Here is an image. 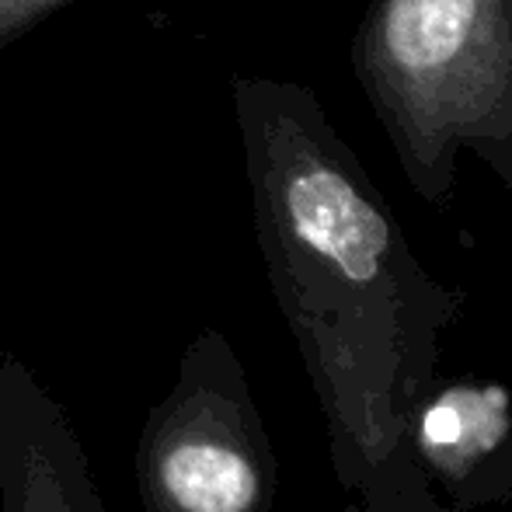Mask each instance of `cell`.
Instances as JSON below:
<instances>
[{
	"label": "cell",
	"mask_w": 512,
	"mask_h": 512,
	"mask_svg": "<svg viewBox=\"0 0 512 512\" xmlns=\"http://www.w3.org/2000/svg\"><path fill=\"white\" fill-rule=\"evenodd\" d=\"M258 237L328 425L342 492L359 495L439 377V338L467 293L418 262L328 112L297 84L244 88Z\"/></svg>",
	"instance_id": "obj_1"
},
{
	"label": "cell",
	"mask_w": 512,
	"mask_h": 512,
	"mask_svg": "<svg viewBox=\"0 0 512 512\" xmlns=\"http://www.w3.org/2000/svg\"><path fill=\"white\" fill-rule=\"evenodd\" d=\"M352 74L425 206L450 209L460 154L512 203V0H370Z\"/></svg>",
	"instance_id": "obj_2"
},
{
	"label": "cell",
	"mask_w": 512,
	"mask_h": 512,
	"mask_svg": "<svg viewBox=\"0 0 512 512\" xmlns=\"http://www.w3.org/2000/svg\"><path fill=\"white\" fill-rule=\"evenodd\" d=\"M147 512H272L279 464L248 373L220 331L185 349L136 443Z\"/></svg>",
	"instance_id": "obj_3"
},
{
	"label": "cell",
	"mask_w": 512,
	"mask_h": 512,
	"mask_svg": "<svg viewBox=\"0 0 512 512\" xmlns=\"http://www.w3.org/2000/svg\"><path fill=\"white\" fill-rule=\"evenodd\" d=\"M405 439L429 485L471 512L512 499V387L499 380H432L405 415Z\"/></svg>",
	"instance_id": "obj_4"
},
{
	"label": "cell",
	"mask_w": 512,
	"mask_h": 512,
	"mask_svg": "<svg viewBox=\"0 0 512 512\" xmlns=\"http://www.w3.org/2000/svg\"><path fill=\"white\" fill-rule=\"evenodd\" d=\"M0 512H105L67 411L0 352Z\"/></svg>",
	"instance_id": "obj_5"
},
{
	"label": "cell",
	"mask_w": 512,
	"mask_h": 512,
	"mask_svg": "<svg viewBox=\"0 0 512 512\" xmlns=\"http://www.w3.org/2000/svg\"><path fill=\"white\" fill-rule=\"evenodd\" d=\"M359 499L366 502V512H464V509L450 506V502L429 485V478L422 474L418 460L411 457V446L405 436H401V443L373 467V474L366 478Z\"/></svg>",
	"instance_id": "obj_6"
},
{
	"label": "cell",
	"mask_w": 512,
	"mask_h": 512,
	"mask_svg": "<svg viewBox=\"0 0 512 512\" xmlns=\"http://www.w3.org/2000/svg\"><path fill=\"white\" fill-rule=\"evenodd\" d=\"M53 4L56 0H0V42L18 35L28 21H35L46 7H53Z\"/></svg>",
	"instance_id": "obj_7"
}]
</instances>
